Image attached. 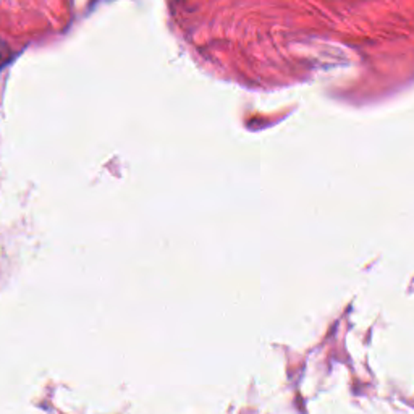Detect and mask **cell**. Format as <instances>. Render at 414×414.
<instances>
[{
	"label": "cell",
	"mask_w": 414,
	"mask_h": 414,
	"mask_svg": "<svg viewBox=\"0 0 414 414\" xmlns=\"http://www.w3.org/2000/svg\"><path fill=\"white\" fill-rule=\"evenodd\" d=\"M8 60H10V49L3 41H0V68L7 65Z\"/></svg>",
	"instance_id": "1"
}]
</instances>
